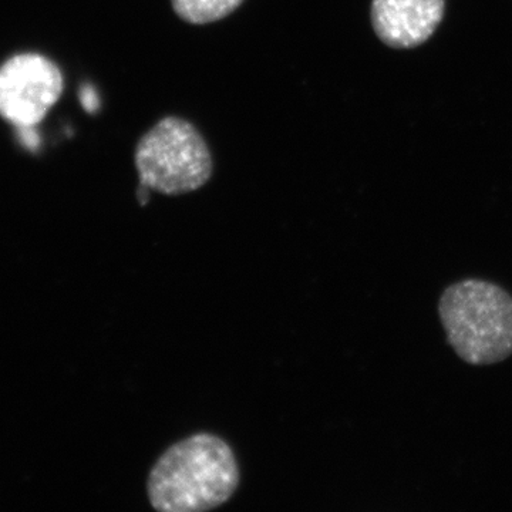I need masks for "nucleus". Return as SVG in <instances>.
Listing matches in <instances>:
<instances>
[{
  "label": "nucleus",
  "mask_w": 512,
  "mask_h": 512,
  "mask_svg": "<svg viewBox=\"0 0 512 512\" xmlns=\"http://www.w3.org/2000/svg\"><path fill=\"white\" fill-rule=\"evenodd\" d=\"M439 315L448 343L468 365H494L512 355V296L501 286L481 279L450 285Z\"/></svg>",
  "instance_id": "2"
},
{
  "label": "nucleus",
  "mask_w": 512,
  "mask_h": 512,
  "mask_svg": "<svg viewBox=\"0 0 512 512\" xmlns=\"http://www.w3.org/2000/svg\"><path fill=\"white\" fill-rule=\"evenodd\" d=\"M140 184L164 195L200 190L214 163L204 137L190 121L164 117L141 137L134 153Z\"/></svg>",
  "instance_id": "3"
},
{
  "label": "nucleus",
  "mask_w": 512,
  "mask_h": 512,
  "mask_svg": "<svg viewBox=\"0 0 512 512\" xmlns=\"http://www.w3.org/2000/svg\"><path fill=\"white\" fill-rule=\"evenodd\" d=\"M63 74L49 57L20 53L0 66V117L16 128L36 127L62 97Z\"/></svg>",
  "instance_id": "4"
},
{
  "label": "nucleus",
  "mask_w": 512,
  "mask_h": 512,
  "mask_svg": "<svg viewBox=\"0 0 512 512\" xmlns=\"http://www.w3.org/2000/svg\"><path fill=\"white\" fill-rule=\"evenodd\" d=\"M18 131L25 147L30 148V150L39 147V136H37L35 127H19Z\"/></svg>",
  "instance_id": "8"
},
{
  "label": "nucleus",
  "mask_w": 512,
  "mask_h": 512,
  "mask_svg": "<svg viewBox=\"0 0 512 512\" xmlns=\"http://www.w3.org/2000/svg\"><path fill=\"white\" fill-rule=\"evenodd\" d=\"M239 466L227 441L197 433L178 441L151 468L147 495L160 512L215 510L238 490Z\"/></svg>",
  "instance_id": "1"
},
{
  "label": "nucleus",
  "mask_w": 512,
  "mask_h": 512,
  "mask_svg": "<svg viewBox=\"0 0 512 512\" xmlns=\"http://www.w3.org/2000/svg\"><path fill=\"white\" fill-rule=\"evenodd\" d=\"M444 0H373V30L384 45L412 49L433 36L444 18Z\"/></svg>",
  "instance_id": "5"
},
{
  "label": "nucleus",
  "mask_w": 512,
  "mask_h": 512,
  "mask_svg": "<svg viewBox=\"0 0 512 512\" xmlns=\"http://www.w3.org/2000/svg\"><path fill=\"white\" fill-rule=\"evenodd\" d=\"M244 0H171L174 12L191 25H208L234 13Z\"/></svg>",
  "instance_id": "6"
},
{
  "label": "nucleus",
  "mask_w": 512,
  "mask_h": 512,
  "mask_svg": "<svg viewBox=\"0 0 512 512\" xmlns=\"http://www.w3.org/2000/svg\"><path fill=\"white\" fill-rule=\"evenodd\" d=\"M80 99H82L84 109L89 111V113H94L97 107H99V99H97L96 93H94L90 86L83 87Z\"/></svg>",
  "instance_id": "7"
}]
</instances>
